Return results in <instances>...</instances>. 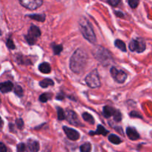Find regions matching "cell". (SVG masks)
Wrapping results in <instances>:
<instances>
[{"instance_id": "obj_17", "label": "cell", "mask_w": 152, "mask_h": 152, "mask_svg": "<svg viewBox=\"0 0 152 152\" xmlns=\"http://www.w3.org/2000/svg\"><path fill=\"white\" fill-rule=\"evenodd\" d=\"M114 45L117 48H118L120 50H121L123 52H126L127 50L126 49V45L125 44L124 42H123L122 40L120 39H116L115 42H114Z\"/></svg>"}, {"instance_id": "obj_26", "label": "cell", "mask_w": 152, "mask_h": 152, "mask_svg": "<svg viewBox=\"0 0 152 152\" xmlns=\"http://www.w3.org/2000/svg\"><path fill=\"white\" fill-rule=\"evenodd\" d=\"M14 93L18 96H22L23 95V89H22V88L21 86H16L14 88Z\"/></svg>"}, {"instance_id": "obj_1", "label": "cell", "mask_w": 152, "mask_h": 152, "mask_svg": "<svg viewBox=\"0 0 152 152\" xmlns=\"http://www.w3.org/2000/svg\"><path fill=\"white\" fill-rule=\"evenodd\" d=\"M88 55L83 48H78L74 51L70 60V68L75 74H80L84 71L87 64Z\"/></svg>"}, {"instance_id": "obj_30", "label": "cell", "mask_w": 152, "mask_h": 152, "mask_svg": "<svg viewBox=\"0 0 152 152\" xmlns=\"http://www.w3.org/2000/svg\"><path fill=\"white\" fill-rule=\"evenodd\" d=\"M16 126H17V127L19 128V129H22V128H23L24 123H23V120H22V119H17V120H16Z\"/></svg>"}, {"instance_id": "obj_20", "label": "cell", "mask_w": 152, "mask_h": 152, "mask_svg": "<svg viewBox=\"0 0 152 152\" xmlns=\"http://www.w3.org/2000/svg\"><path fill=\"white\" fill-rule=\"evenodd\" d=\"M83 118L87 123H90V124L94 125V117L88 113H83Z\"/></svg>"}, {"instance_id": "obj_34", "label": "cell", "mask_w": 152, "mask_h": 152, "mask_svg": "<svg viewBox=\"0 0 152 152\" xmlns=\"http://www.w3.org/2000/svg\"><path fill=\"white\" fill-rule=\"evenodd\" d=\"M0 152H7V148L2 142H0Z\"/></svg>"}, {"instance_id": "obj_22", "label": "cell", "mask_w": 152, "mask_h": 152, "mask_svg": "<svg viewBox=\"0 0 152 152\" xmlns=\"http://www.w3.org/2000/svg\"><path fill=\"white\" fill-rule=\"evenodd\" d=\"M52 94L50 93H44L40 95L39 96V100L42 102H46L49 100V99H51Z\"/></svg>"}, {"instance_id": "obj_32", "label": "cell", "mask_w": 152, "mask_h": 152, "mask_svg": "<svg viewBox=\"0 0 152 152\" xmlns=\"http://www.w3.org/2000/svg\"><path fill=\"white\" fill-rule=\"evenodd\" d=\"M25 151V145L24 143H20L17 146L18 152H24Z\"/></svg>"}, {"instance_id": "obj_5", "label": "cell", "mask_w": 152, "mask_h": 152, "mask_svg": "<svg viewBox=\"0 0 152 152\" xmlns=\"http://www.w3.org/2000/svg\"><path fill=\"white\" fill-rule=\"evenodd\" d=\"M40 36H41V31H40L39 28L35 25H32L28 30V34L26 36L27 42L30 45L35 44Z\"/></svg>"}, {"instance_id": "obj_35", "label": "cell", "mask_w": 152, "mask_h": 152, "mask_svg": "<svg viewBox=\"0 0 152 152\" xmlns=\"http://www.w3.org/2000/svg\"><path fill=\"white\" fill-rule=\"evenodd\" d=\"M116 15H117L118 17H123V13H122V12H120V11L116 12Z\"/></svg>"}, {"instance_id": "obj_36", "label": "cell", "mask_w": 152, "mask_h": 152, "mask_svg": "<svg viewBox=\"0 0 152 152\" xmlns=\"http://www.w3.org/2000/svg\"><path fill=\"white\" fill-rule=\"evenodd\" d=\"M63 98L64 96L62 94H59L57 96H56V99H59V100H62V99H63Z\"/></svg>"}, {"instance_id": "obj_28", "label": "cell", "mask_w": 152, "mask_h": 152, "mask_svg": "<svg viewBox=\"0 0 152 152\" xmlns=\"http://www.w3.org/2000/svg\"><path fill=\"white\" fill-rule=\"evenodd\" d=\"M114 120L117 122H120L122 119V115H121V113L118 111V110H116L115 113L114 114Z\"/></svg>"}, {"instance_id": "obj_23", "label": "cell", "mask_w": 152, "mask_h": 152, "mask_svg": "<svg viewBox=\"0 0 152 152\" xmlns=\"http://www.w3.org/2000/svg\"><path fill=\"white\" fill-rule=\"evenodd\" d=\"M91 145L89 142H86L80 146L81 152H91Z\"/></svg>"}, {"instance_id": "obj_3", "label": "cell", "mask_w": 152, "mask_h": 152, "mask_svg": "<svg viewBox=\"0 0 152 152\" xmlns=\"http://www.w3.org/2000/svg\"><path fill=\"white\" fill-rule=\"evenodd\" d=\"M92 53L94 55L95 58L104 65H108L113 59L111 53L106 48L102 46L96 48Z\"/></svg>"}, {"instance_id": "obj_19", "label": "cell", "mask_w": 152, "mask_h": 152, "mask_svg": "<svg viewBox=\"0 0 152 152\" xmlns=\"http://www.w3.org/2000/svg\"><path fill=\"white\" fill-rule=\"evenodd\" d=\"M28 16H29L31 19L39 21V22H44L45 20V14H31L28 15Z\"/></svg>"}, {"instance_id": "obj_37", "label": "cell", "mask_w": 152, "mask_h": 152, "mask_svg": "<svg viewBox=\"0 0 152 152\" xmlns=\"http://www.w3.org/2000/svg\"><path fill=\"white\" fill-rule=\"evenodd\" d=\"M2 126H3V121H2V120H1V117H0V129L2 128Z\"/></svg>"}, {"instance_id": "obj_13", "label": "cell", "mask_w": 152, "mask_h": 152, "mask_svg": "<svg viewBox=\"0 0 152 152\" xmlns=\"http://www.w3.org/2000/svg\"><path fill=\"white\" fill-rule=\"evenodd\" d=\"M13 88V84L10 81L0 83V91L2 93H7Z\"/></svg>"}, {"instance_id": "obj_33", "label": "cell", "mask_w": 152, "mask_h": 152, "mask_svg": "<svg viewBox=\"0 0 152 152\" xmlns=\"http://www.w3.org/2000/svg\"><path fill=\"white\" fill-rule=\"evenodd\" d=\"M130 115L132 116V117H137V118H142V116L137 112V111H132L130 114Z\"/></svg>"}, {"instance_id": "obj_2", "label": "cell", "mask_w": 152, "mask_h": 152, "mask_svg": "<svg viewBox=\"0 0 152 152\" xmlns=\"http://www.w3.org/2000/svg\"><path fill=\"white\" fill-rule=\"evenodd\" d=\"M79 26L83 37L91 43H95L96 41V35L94 31L93 27L87 19L85 17L80 18L79 21Z\"/></svg>"}, {"instance_id": "obj_7", "label": "cell", "mask_w": 152, "mask_h": 152, "mask_svg": "<svg viewBox=\"0 0 152 152\" xmlns=\"http://www.w3.org/2000/svg\"><path fill=\"white\" fill-rule=\"evenodd\" d=\"M111 76L118 83H123L127 79V74L123 70H118L115 67H112L110 71Z\"/></svg>"}, {"instance_id": "obj_31", "label": "cell", "mask_w": 152, "mask_h": 152, "mask_svg": "<svg viewBox=\"0 0 152 152\" xmlns=\"http://www.w3.org/2000/svg\"><path fill=\"white\" fill-rule=\"evenodd\" d=\"M108 1L111 6H114V7H115V6L118 5V4H120V2L121 1V0H108Z\"/></svg>"}, {"instance_id": "obj_6", "label": "cell", "mask_w": 152, "mask_h": 152, "mask_svg": "<svg viewBox=\"0 0 152 152\" xmlns=\"http://www.w3.org/2000/svg\"><path fill=\"white\" fill-rule=\"evenodd\" d=\"M129 49L132 51L141 53L145 50V42L142 39H132L129 44Z\"/></svg>"}, {"instance_id": "obj_16", "label": "cell", "mask_w": 152, "mask_h": 152, "mask_svg": "<svg viewBox=\"0 0 152 152\" xmlns=\"http://www.w3.org/2000/svg\"><path fill=\"white\" fill-rule=\"evenodd\" d=\"M39 70L43 74H49L51 71V68H50V65L48 63L43 62V63L40 64V65L39 66Z\"/></svg>"}, {"instance_id": "obj_15", "label": "cell", "mask_w": 152, "mask_h": 152, "mask_svg": "<svg viewBox=\"0 0 152 152\" xmlns=\"http://www.w3.org/2000/svg\"><path fill=\"white\" fill-rule=\"evenodd\" d=\"M115 111L116 109H114V108L106 105V106H105L103 108V115L106 118H109L111 116H114Z\"/></svg>"}, {"instance_id": "obj_21", "label": "cell", "mask_w": 152, "mask_h": 152, "mask_svg": "<svg viewBox=\"0 0 152 152\" xmlns=\"http://www.w3.org/2000/svg\"><path fill=\"white\" fill-rule=\"evenodd\" d=\"M108 140L114 144H120L122 142L121 139L118 136H117L115 134H113L109 135V137H108Z\"/></svg>"}, {"instance_id": "obj_24", "label": "cell", "mask_w": 152, "mask_h": 152, "mask_svg": "<svg viewBox=\"0 0 152 152\" xmlns=\"http://www.w3.org/2000/svg\"><path fill=\"white\" fill-rule=\"evenodd\" d=\"M57 116L59 120H62L65 118V114L64 113L63 109L61 108L60 107H58L57 108Z\"/></svg>"}, {"instance_id": "obj_11", "label": "cell", "mask_w": 152, "mask_h": 152, "mask_svg": "<svg viewBox=\"0 0 152 152\" xmlns=\"http://www.w3.org/2000/svg\"><path fill=\"white\" fill-rule=\"evenodd\" d=\"M126 134H127L128 137L132 140H137L140 138L139 134L134 128L128 127L126 129Z\"/></svg>"}, {"instance_id": "obj_9", "label": "cell", "mask_w": 152, "mask_h": 152, "mask_svg": "<svg viewBox=\"0 0 152 152\" xmlns=\"http://www.w3.org/2000/svg\"><path fill=\"white\" fill-rule=\"evenodd\" d=\"M65 118L71 125L79 126L81 125L77 114L73 111H68L65 114Z\"/></svg>"}, {"instance_id": "obj_12", "label": "cell", "mask_w": 152, "mask_h": 152, "mask_svg": "<svg viewBox=\"0 0 152 152\" xmlns=\"http://www.w3.org/2000/svg\"><path fill=\"white\" fill-rule=\"evenodd\" d=\"M28 146L31 152H38L39 150V143L35 140H28Z\"/></svg>"}, {"instance_id": "obj_10", "label": "cell", "mask_w": 152, "mask_h": 152, "mask_svg": "<svg viewBox=\"0 0 152 152\" xmlns=\"http://www.w3.org/2000/svg\"><path fill=\"white\" fill-rule=\"evenodd\" d=\"M63 130L65 132V134H66L67 137L68 138L71 140H77L80 139V134L77 131H76L75 129H71V128H68L67 126H64Z\"/></svg>"}, {"instance_id": "obj_27", "label": "cell", "mask_w": 152, "mask_h": 152, "mask_svg": "<svg viewBox=\"0 0 152 152\" xmlns=\"http://www.w3.org/2000/svg\"><path fill=\"white\" fill-rule=\"evenodd\" d=\"M128 2L132 8H136L139 4L140 0H128Z\"/></svg>"}, {"instance_id": "obj_8", "label": "cell", "mask_w": 152, "mask_h": 152, "mask_svg": "<svg viewBox=\"0 0 152 152\" xmlns=\"http://www.w3.org/2000/svg\"><path fill=\"white\" fill-rule=\"evenodd\" d=\"M23 7L30 10H35L42 4L44 0H19Z\"/></svg>"}, {"instance_id": "obj_25", "label": "cell", "mask_w": 152, "mask_h": 152, "mask_svg": "<svg viewBox=\"0 0 152 152\" xmlns=\"http://www.w3.org/2000/svg\"><path fill=\"white\" fill-rule=\"evenodd\" d=\"M62 48H63L61 45H53V50L54 54H59L62 50Z\"/></svg>"}, {"instance_id": "obj_18", "label": "cell", "mask_w": 152, "mask_h": 152, "mask_svg": "<svg viewBox=\"0 0 152 152\" xmlns=\"http://www.w3.org/2000/svg\"><path fill=\"white\" fill-rule=\"evenodd\" d=\"M53 80H50V79H45V80H43L42 81H41L39 83V86H41L42 88H48V86H53Z\"/></svg>"}, {"instance_id": "obj_14", "label": "cell", "mask_w": 152, "mask_h": 152, "mask_svg": "<svg viewBox=\"0 0 152 152\" xmlns=\"http://www.w3.org/2000/svg\"><path fill=\"white\" fill-rule=\"evenodd\" d=\"M108 132H108V130H106L103 126H101V125H99V126H97V129H96V132H90L89 134L91 135V136L96 134H102L103 135V136H106L108 134Z\"/></svg>"}, {"instance_id": "obj_29", "label": "cell", "mask_w": 152, "mask_h": 152, "mask_svg": "<svg viewBox=\"0 0 152 152\" xmlns=\"http://www.w3.org/2000/svg\"><path fill=\"white\" fill-rule=\"evenodd\" d=\"M7 46L8 47V48H10V49H14L15 48V45L11 39H7Z\"/></svg>"}, {"instance_id": "obj_4", "label": "cell", "mask_w": 152, "mask_h": 152, "mask_svg": "<svg viewBox=\"0 0 152 152\" xmlns=\"http://www.w3.org/2000/svg\"><path fill=\"white\" fill-rule=\"evenodd\" d=\"M86 84L91 88H96L100 87L101 83L99 79V74L96 70H94L91 72L89 73L86 78Z\"/></svg>"}]
</instances>
